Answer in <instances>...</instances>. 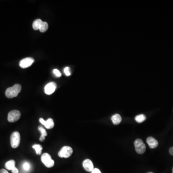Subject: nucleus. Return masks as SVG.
Segmentation results:
<instances>
[{"mask_svg": "<svg viewBox=\"0 0 173 173\" xmlns=\"http://www.w3.org/2000/svg\"><path fill=\"white\" fill-rule=\"evenodd\" d=\"M146 119V116H145L144 115V114L138 115V116H136L135 118V119L136 120V122L139 123H141L144 121Z\"/></svg>", "mask_w": 173, "mask_h": 173, "instance_id": "nucleus-17", "label": "nucleus"}, {"mask_svg": "<svg viewBox=\"0 0 173 173\" xmlns=\"http://www.w3.org/2000/svg\"><path fill=\"white\" fill-rule=\"evenodd\" d=\"M0 173H9L8 171H7L5 169H2L0 170Z\"/></svg>", "mask_w": 173, "mask_h": 173, "instance_id": "nucleus-23", "label": "nucleus"}, {"mask_svg": "<svg viewBox=\"0 0 173 173\" xmlns=\"http://www.w3.org/2000/svg\"><path fill=\"white\" fill-rule=\"evenodd\" d=\"M152 173V172H148V173Z\"/></svg>", "mask_w": 173, "mask_h": 173, "instance_id": "nucleus-26", "label": "nucleus"}, {"mask_svg": "<svg viewBox=\"0 0 173 173\" xmlns=\"http://www.w3.org/2000/svg\"><path fill=\"white\" fill-rule=\"evenodd\" d=\"M12 172L13 173H18L19 170L16 167V168L14 169V170L12 171Z\"/></svg>", "mask_w": 173, "mask_h": 173, "instance_id": "nucleus-24", "label": "nucleus"}, {"mask_svg": "<svg viewBox=\"0 0 173 173\" xmlns=\"http://www.w3.org/2000/svg\"><path fill=\"white\" fill-rule=\"evenodd\" d=\"M20 117H21V113L20 112L14 110L11 111L8 113L7 119L9 122L14 123L18 121L20 119Z\"/></svg>", "mask_w": 173, "mask_h": 173, "instance_id": "nucleus-6", "label": "nucleus"}, {"mask_svg": "<svg viewBox=\"0 0 173 173\" xmlns=\"http://www.w3.org/2000/svg\"><path fill=\"white\" fill-rule=\"evenodd\" d=\"M15 165H16L15 161L13 160H11L6 163V164H5V167L7 170L12 171L16 168Z\"/></svg>", "mask_w": 173, "mask_h": 173, "instance_id": "nucleus-12", "label": "nucleus"}, {"mask_svg": "<svg viewBox=\"0 0 173 173\" xmlns=\"http://www.w3.org/2000/svg\"><path fill=\"white\" fill-rule=\"evenodd\" d=\"M39 121L47 129H52L54 127V121L52 118H49L47 120L45 121L43 118H40Z\"/></svg>", "mask_w": 173, "mask_h": 173, "instance_id": "nucleus-9", "label": "nucleus"}, {"mask_svg": "<svg viewBox=\"0 0 173 173\" xmlns=\"http://www.w3.org/2000/svg\"><path fill=\"white\" fill-rule=\"evenodd\" d=\"M32 148L35 150L37 155H41L42 151V147L40 144H35L32 146Z\"/></svg>", "mask_w": 173, "mask_h": 173, "instance_id": "nucleus-16", "label": "nucleus"}, {"mask_svg": "<svg viewBox=\"0 0 173 173\" xmlns=\"http://www.w3.org/2000/svg\"><path fill=\"white\" fill-rule=\"evenodd\" d=\"M92 173H101V172L99 169L95 168L93 169L92 171Z\"/></svg>", "mask_w": 173, "mask_h": 173, "instance_id": "nucleus-22", "label": "nucleus"}, {"mask_svg": "<svg viewBox=\"0 0 173 173\" xmlns=\"http://www.w3.org/2000/svg\"><path fill=\"white\" fill-rule=\"evenodd\" d=\"M34 62V60L32 58H26L21 60L19 63V65L22 69H26L32 65V64Z\"/></svg>", "mask_w": 173, "mask_h": 173, "instance_id": "nucleus-8", "label": "nucleus"}, {"mask_svg": "<svg viewBox=\"0 0 173 173\" xmlns=\"http://www.w3.org/2000/svg\"></svg>", "mask_w": 173, "mask_h": 173, "instance_id": "nucleus-27", "label": "nucleus"}, {"mask_svg": "<svg viewBox=\"0 0 173 173\" xmlns=\"http://www.w3.org/2000/svg\"><path fill=\"white\" fill-rule=\"evenodd\" d=\"M147 142L151 149H155L158 145V142L157 140L152 137H148L147 139Z\"/></svg>", "mask_w": 173, "mask_h": 173, "instance_id": "nucleus-11", "label": "nucleus"}, {"mask_svg": "<svg viewBox=\"0 0 173 173\" xmlns=\"http://www.w3.org/2000/svg\"><path fill=\"white\" fill-rule=\"evenodd\" d=\"M23 168L26 171H28L30 169V165L28 163L26 162L24 163Z\"/></svg>", "mask_w": 173, "mask_h": 173, "instance_id": "nucleus-20", "label": "nucleus"}, {"mask_svg": "<svg viewBox=\"0 0 173 173\" xmlns=\"http://www.w3.org/2000/svg\"><path fill=\"white\" fill-rule=\"evenodd\" d=\"M135 150L139 154H143L146 151V146L141 139H137L134 142Z\"/></svg>", "mask_w": 173, "mask_h": 173, "instance_id": "nucleus-5", "label": "nucleus"}, {"mask_svg": "<svg viewBox=\"0 0 173 173\" xmlns=\"http://www.w3.org/2000/svg\"><path fill=\"white\" fill-rule=\"evenodd\" d=\"M83 167L87 172H92L94 168L92 161L89 159H86L83 162Z\"/></svg>", "mask_w": 173, "mask_h": 173, "instance_id": "nucleus-10", "label": "nucleus"}, {"mask_svg": "<svg viewBox=\"0 0 173 173\" xmlns=\"http://www.w3.org/2000/svg\"><path fill=\"white\" fill-rule=\"evenodd\" d=\"M38 129L41 133V136L39 140L41 141H43L45 139L46 136H47V133L42 126H39Z\"/></svg>", "mask_w": 173, "mask_h": 173, "instance_id": "nucleus-14", "label": "nucleus"}, {"mask_svg": "<svg viewBox=\"0 0 173 173\" xmlns=\"http://www.w3.org/2000/svg\"><path fill=\"white\" fill-rule=\"evenodd\" d=\"M73 149L69 146L63 147L58 152V156L60 157L67 158L70 157L73 153Z\"/></svg>", "mask_w": 173, "mask_h": 173, "instance_id": "nucleus-4", "label": "nucleus"}, {"mask_svg": "<svg viewBox=\"0 0 173 173\" xmlns=\"http://www.w3.org/2000/svg\"><path fill=\"white\" fill-rule=\"evenodd\" d=\"M43 21L40 19H37L36 20H35L33 23L32 27L33 29L34 30H38L40 29L41 25L42 24Z\"/></svg>", "mask_w": 173, "mask_h": 173, "instance_id": "nucleus-15", "label": "nucleus"}, {"mask_svg": "<svg viewBox=\"0 0 173 173\" xmlns=\"http://www.w3.org/2000/svg\"><path fill=\"white\" fill-rule=\"evenodd\" d=\"M11 147L14 149L18 148L20 143V135L18 131L13 133L10 137Z\"/></svg>", "mask_w": 173, "mask_h": 173, "instance_id": "nucleus-2", "label": "nucleus"}, {"mask_svg": "<svg viewBox=\"0 0 173 173\" xmlns=\"http://www.w3.org/2000/svg\"><path fill=\"white\" fill-rule=\"evenodd\" d=\"M169 153H170V155H173V147H171L170 148V150H169Z\"/></svg>", "mask_w": 173, "mask_h": 173, "instance_id": "nucleus-25", "label": "nucleus"}, {"mask_svg": "<svg viewBox=\"0 0 173 173\" xmlns=\"http://www.w3.org/2000/svg\"><path fill=\"white\" fill-rule=\"evenodd\" d=\"M53 73L55 74V76L57 77H60L61 76V73L57 69H55L53 70Z\"/></svg>", "mask_w": 173, "mask_h": 173, "instance_id": "nucleus-21", "label": "nucleus"}, {"mask_svg": "<svg viewBox=\"0 0 173 173\" xmlns=\"http://www.w3.org/2000/svg\"><path fill=\"white\" fill-rule=\"evenodd\" d=\"M21 85L20 84H15L13 87L8 88L6 90V96L8 98H13L17 97L21 91Z\"/></svg>", "mask_w": 173, "mask_h": 173, "instance_id": "nucleus-1", "label": "nucleus"}, {"mask_svg": "<svg viewBox=\"0 0 173 173\" xmlns=\"http://www.w3.org/2000/svg\"><path fill=\"white\" fill-rule=\"evenodd\" d=\"M64 73H65V75H66V76H70L71 73L70 71L69 67H65V69H64Z\"/></svg>", "mask_w": 173, "mask_h": 173, "instance_id": "nucleus-19", "label": "nucleus"}, {"mask_svg": "<svg viewBox=\"0 0 173 173\" xmlns=\"http://www.w3.org/2000/svg\"><path fill=\"white\" fill-rule=\"evenodd\" d=\"M111 120L114 125H117L121 122V116L119 114H116L112 116Z\"/></svg>", "mask_w": 173, "mask_h": 173, "instance_id": "nucleus-13", "label": "nucleus"}, {"mask_svg": "<svg viewBox=\"0 0 173 173\" xmlns=\"http://www.w3.org/2000/svg\"><path fill=\"white\" fill-rule=\"evenodd\" d=\"M57 88L56 83L53 82L49 83L44 88V92L47 95H51L55 92Z\"/></svg>", "mask_w": 173, "mask_h": 173, "instance_id": "nucleus-7", "label": "nucleus"}, {"mask_svg": "<svg viewBox=\"0 0 173 173\" xmlns=\"http://www.w3.org/2000/svg\"><path fill=\"white\" fill-rule=\"evenodd\" d=\"M41 160L42 163L48 168H51L54 165V160H53L52 157L49 153H43L41 156Z\"/></svg>", "mask_w": 173, "mask_h": 173, "instance_id": "nucleus-3", "label": "nucleus"}, {"mask_svg": "<svg viewBox=\"0 0 173 173\" xmlns=\"http://www.w3.org/2000/svg\"><path fill=\"white\" fill-rule=\"evenodd\" d=\"M48 29V24L47 23L43 21L42 24H41L40 29H39L40 31L41 32H45Z\"/></svg>", "mask_w": 173, "mask_h": 173, "instance_id": "nucleus-18", "label": "nucleus"}]
</instances>
